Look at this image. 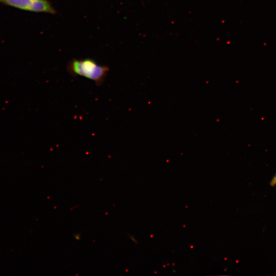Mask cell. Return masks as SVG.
Listing matches in <instances>:
<instances>
[{
    "mask_svg": "<svg viewBox=\"0 0 276 276\" xmlns=\"http://www.w3.org/2000/svg\"><path fill=\"white\" fill-rule=\"evenodd\" d=\"M70 69L75 75L81 76L93 80L97 86L103 84L108 71V67L98 65L90 59L75 60L72 62Z\"/></svg>",
    "mask_w": 276,
    "mask_h": 276,
    "instance_id": "cell-1",
    "label": "cell"
},
{
    "mask_svg": "<svg viewBox=\"0 0 276 276\" xmlns=\"http://www.w3.org/2000/svg\"><path fill=\"white\" fill-rule=\"evenodd\" d=\"M33 0H0L1 2L21 9L29 10Z\"/></svg>",
    "mask_w": 276,
    "mask_h": 276,
    "instance_id": "cell-3",
    "label": "cell"
},
{
    "mask_svg": "<svg viewBox=\"0 0 276 276\" xmlns=\"http://www.w3.org/2000/svg\"><path fill=\"white\" fill-rule=\"evenodd\" d=\"M29 10L35 12H55L50 4L44 0H33Z\"/></svg>",
    "mask_w": 276,
    "mask_h": 276,
    "instance_id": "cell-2",
    "label": "cell"
},
{
    "mask_svg": "<svg viewBox=\"0 0 276 276\" xmlns=\"http://www.w3.org/2000/svg\"><path fill=\"white\" fill-rule=\"evenodd\" d=\"M269 185L271 187H274L276 186V173L272 178L271 180L270 181Z\"/></svg>",
    "mask_w": 276,
    "mask_h": 276,
    "instance_id": "cell-4",
    "label": "cell"
}]
</instances>
